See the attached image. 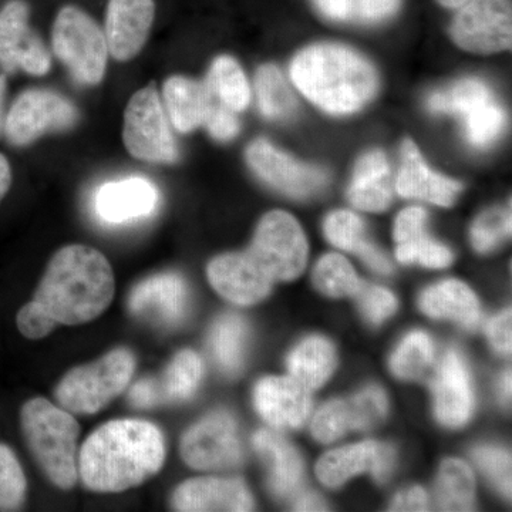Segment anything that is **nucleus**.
Listing matches in <instances>:
<instances>
[{
  "label": "nucleus",
  "mask_w": 512,
  "mask_h": 512,
  "mask_svg": "<svg viewBox=\"0 0 512 512\" xmlns=\"http://www.w3.org/2000/svg\"><path fill=\"white\" fill-rule=\"evenodd\" d=\"M114 274L106 256L84 245L60 249L35 293L20 309L18 328L42 339L59 325H82L99 318L113 301Z\"/></svg>",
  "instance_id": "1"
},
{
  "label": "nucleus",
  "mask_w": 512,
  "mask_h": 512,
  "mask_svg": "<svg viewBox=\"0 0 512 512\" xmlns=\"http://www.w3.org/2000/svg\"><path fill=\"white\" fill-rule=\"evenodd\" d=\"M165 441L146 420H114L84 441L79 473L96 493H121L146 483L164 466Z\"/></svg>",
  "instance_id": "2"
},
{
  "label": "nucleus",
  "mask_w": 512,
  "mask_h": 512,
  "mask_svg": "<svg viewBox=\"0 0 512 512\" xmlns=\"http://www.w3.org/2000/svg\"><path fill=\"white\" fill-rule=\"evenodd\" d=\"M299 92L330 114H350L375 97L379 77L375 67L355 50L323 43L306 47L291 64Z\"/></svg>",
  "instance_id": "3"
},
{
  "label": "nucleus",
  "mask_w": 512,
  "mask_h": 512,
  "mask_svg": "<svg viewBox=\"0 0 512 512\" xmlns=\"http://www.w3.org/2000/svg\"><path fill=\"white\" fill-rule=\"evenodd\" d=\"M22 427L37 464L63 490L77 483V439L80 426L72 413L37 397L22 409Z\"/></svg>",
  "instance_id": "4"
},
{
  "label": "nucleus",
  "mask_w": 512,
  "mask_h": 512,
  "mask_svg": "<svg viewBox=\"0 0 512 512\" xmlns=\"http://www.w3.org/2000/svg\"><path fill=\"white\" fill-rule=\"evenodd\" d=\"M134 369L136 359L130 350H111L92 365L70 370L57 386V402L72 414L100 412L126 390Z\"/></svg>",
  "instance_id": "5"
},
{
  "label": "nucleus",
  "mask_w": 512,
  "mask_h": 512,
  "mask_svg": "<svg viewBox=\"0 0 512 512\" xmlns=\"http://www.w3.org/2000/svg\"><path fill=\"white\" fill-rule=\"evenodd\" d=\"M53 50L77 82L94 86L103 80L109 55L106 36L83 10H60L53 26Z\"/></svg>",
  "instance_id": "6"
},
{
  "label": "nucleus",
  "mask_w": 512,
  "mask_h": 512,
  "mask_svg": "<svg viewBox=\"0 0 512 512\" xmlns=\"http://www.w3.org/2000/svg\"><path fill=\"white\" fill-rule=\"evenodd\" d=\"M308 241L301 225L284 211L266 214L247 254L272 282L293 281L308 262Z\"/></svg>",
  "instance_id": "7"
},
{
  "label": "nucleus",
  "mask_w": 512,
  "mask_h": 512,
  "mask_svg": "<svg viewBox=\"0 0 512 512\" xmlns=\"http://www.w3.org/2000/svg\"><path fill=\"white\" fill-rule=\"evenodd\" d=\"M123 138L128 153L138 160L165 164L177 161V143L156 87L147 86L128 101Z\"/></svg>",
  "instance_id": "8"
},
{
  "label": "nucleus",
  "mask_w": 512,
  "mask_h": 512,
  "mask_svg": "<svg viewBox=\"0 0 512 512\" xmlns=\"http://www.w3.org/2000/svg\"><path fill=\"white\" fill-rule=\"evenodd\" d=\"M450 33L457 46L477 55H493L510 49L511 0H470L461 6Z\"/></svg>",
  "instance_id": "9"
},
{
  "label": "nucleus",
  "mask_w": 512,
  "mask_h": 512,
  "mask_svg": "<svg viewBox=\"0 0 512 512\" xmlns=\"http://www.w3.org/2000/svg\"><path fill=\"white\" fill-rule=\"evenodd\" d=\"M181 457L194 470H225L242 461V446L235 420L215 412L198 421L181 440Z\"/></svg>",
  "instance_id": "10"
},
{
  "label": "nucleus",
  "mask_w": 512,
  "mask_h": 512,
  "mask_svg": "<svg viewBox=\"0 0 512 512\" xmlns=\"http://www.w3.org/2000/svg\"><path fill=\"white\" fill-rule=\"evenodd\" d=\"M76 120V107L66 97L49 90H28L10 109L5 131L10 143L26 146L50 131L72 127Z\"/></svg>",
  "instance_id": "11"
},
{
  "label": "nucleus",
  "mask_w": 512,
  "mask_h": 512,
  "mask_svg": "<svg viewBox=\"0 0 512 512\" xmlns=\"http://www.w3.org/2000/svg\"><path fill=\"white\" fill-rule=\"evenodd\" d=\"M247 160L261 180L291 197H309L328 184L325 170L299 163L265 140H256L248 147Z\"/></svg>",
  "instance_id": "12"
},
{
  "label": "nucleus",
  "mask_w": 512,
  "mask_h": 512,
  "mask_svg": "<svg viewBox=\"0 0 512 512\" xmlns=\"http://www.w3.org/2000/svg\"><path fill=\"white\" fill-rule=\"evenodd\" d=\"M0 66L6 72L22 69L32 76L49 72V52L29 28V8L23 0H12L0 10Z\"/></svg>",
  "instance_id": "13"
},
{
  "label": "nucleus",
  "mask_w": 512,
  "mask_h": 512,
  "mask_svg": "<svg viewBox=\"0 0 512 512\" xmlns=\"http://www.w3.org/2000/svg\"><path fill=\"white\" fill-rule=\"evenodd\" d=\"M389 403L377 386L366 387L349 400H332L320 407L312 433L320 443H333L350 430H369L386 417Z\"/></svg>",
  "instance_id": "14"
},
{
  "label": "nucleus",
  "mask_w": 512,
  "mask_h": 512,
  "mask_svg": "<svg viewBox=\"0 0 512 512\" xmlns=\"http://www.w3.org/2000/svg\"><path fill=\"white\" fill-rule=\"evenodd\" d=\"M394 461L396 453L389 444L363 441L326 453L316 466V474L328 487H340L363 471L372 473L379 483H386L392 476Z\"/></svg>",
  "instance_id": "15"
},
{
  "label": "nucleus",
  "mask_w": 512,
  "mask_h": 512,
  "mask_svg": "<svg viewBox=\"0 0 512 512\" xmlns=\"http://www.w3.org/2000/svg\"><path fill=\"white\" fill-rule=\"evenodd\" d=\"M434 412L447 427H461L474 410V390L466 360L456 349L448 350L431 380Z\"/></svg>",
  "instance_id": "16"
},
{
  "label": "nucleus",
  "mask_w": 512,
  "mask_h": 512,
  "mask_svg": "<svg viewBox=\"0 0 512 512\" xmlns=\"http://www.w3.org/2000/svg\"><path fill=\"white\" fill-rule=\"evenodd\" d=\"M255 409L275 429H299L311 416L309 389L293 377H265L254 390Z\"/></svg>",
  "instance_id": "17"
},
{
  "label": "nucleus",
  "mask_w": 512,
  "mask_h": 512,
  "mask_svg": "<svg viewBox=\"0 0 512 512\" xmlns=\"http://www.w3.org/2000/svg\"><path fill=\"white\" fill-rule=\"evenodd\" d=\"M154 12L153 0H109L104 36L114 59L127 62L141 52L153 26Z\"/></svg>",
  "instance_id": "18"
},
{
  "label": "nucleus",
  "mask_w": 512,
  "mask_h": 512,
  "mask_svg": "<svg viewBox=\"0 0 512 512\" xmlns=\"http://www.w3.org/2000/svg\"><path fill=\"white\" fill-rule=\"evenodd\" d=\"M207 272L215 291L237 305L264 301L274 286L247 251L217 256L208 265Z\"/></svg>",
  "instance_id": "19"
},
{
  "label": "nucleus",
  "mask_w": 512,
  "mask_h": 512,
  "mask_svg": "<svg viewBox=\"0 0 512 512\" xmlns=\"http://www.w3.org/2000/svg\"><path fill=\"white\" fill-rule=\"evenodd\" d=\"M254 505L247 485L239 478H192L173 495L174 510L185 512L252 511Z\"/></svg>",
  "instance_id": "20"
},
{
  "label": "nucleus",
  "mask_w": 512,
  "mask_h": 512,
  "mask_svg": "<svg viewBox=\"0 0 512 512\" xmlns=\"http://www.w3.org/2000/svg\"><path fill=\"white\" fill-rule=\"evenodd\" d=\"M128 308L133 315L163 325H177L183 322L188 312L187 284L177 274L151 276L130 293Z\"/></svg>",
  "instance_id": "21"
},
{
  "label": "nucleus",
  "mask_w": 512,
  "mask_h": 512,
  "mask_svg": "<svg viewBox=\"0 0 512 512\" xmlns=\"http://www.w3.org/2000/svg\"><path fill=\"white\" fill-rule=\"evenodd\" d=\"M160 194L146 178L131 177L101 185L94 197V210L109 224H124L147 217L156 210Z\"/></svg>",
  "instance_id": "22"
},
{
  "label": "nucleus",
  "mask_w": 512,
  "mask_h": 512,
  "mask_svg": "<svg viewBox=\"0 0 512 512\" xmlns=\"http://www.w3.org/2000/svg\"><path fill=\"white\" fill-rule=\"evenodd\" d=\"M396 190L404 198H417L441 207H450L461 191V184L431 171L416 144L412 140H404Z\"/></svg>",
  "instance_id": "23"
},
{
  "label": "nucleus",
  "mask_w": 512,
  "mask_h": 512,
  "mask_svg": "<svg viewBox=\"0 0 512 512\" xmlns=\"http://www.w3.org/2000/svg\"><path fill=\"white\" fill-rule=\"evenodd\" d=\"M427 214L423 208L410 207L400 212L394 224L396 258L402 264H417L443 269L453 262L450 249L426 234Z\"/></svg>",
  "instance_id": "24"
},
{
  "label": "nucleus",
  "mask_w": 512,
  "mask_h": 512,
  "mask_svg": "<svg viewBox=\"0 0 512 512\" xmlns=\"http://www.w3.org/2000/svg\"><path fill=\"white\" fill-rule=\"evenodd\" d=\"M255 450L269 464V488L279 498H292L301 491L303 461L281 436L272 430L256 431L252 437Z\"/></svg>",
  "instance_id": "25"
},
{
  "label": "nucleus",
  "mask_w": 512,
  "mask_h": 512,
  "mask_svg": "<svg viewBox=\"0 0 512 512\" xmlns=\"http://www.w3.org/2000/svg\"><path fill=\"white\" fill-rule=\"evenodd\" d=\"M421 311L434 319H451L468 330L480 325L481 308L474 292L456 279L427 288L419 299Z\"/></svg>",
  "instance_id": "26"
},
{
  "label": "nucleus",
  "mask_w": 512,
  "mask_h": 512,
  "mask_svg": "<svg viewBox=\"0 0 512 512\" xmlns=\"http://www.w3.org/2000/svg\"><path fill=\"white\" fill-rule=\"evenodd\" d=\"M165 113L180 133H191L204 126L212 94L207 84L183 76H173L164 83Z\"/></svg>",
  "instance_id": "27"
},
{
  "label": "nucleus",
  "mask_w": 512,
  "mask_h": 512,
  "mask_svg": "<svg viewBox=\"0 0 512 512\" xmlns=\"http://www.w3.org/2000/svg\"><path fill=\"white\" fill-rule=\"evenodd\" d=\"M349 201L363 211L382 212L392 202L389 161L380 150L370 151L357 161Z\"/></svg>",
  "instance_id": "28"
},
{
  "label": "nucleus",
  "mask_w": 512,
  "mask_h": 512,
  "mask_svg": "<svg viewBox=\"0 0 512 512\" xmlns=\"http://www.w3.org/2000/svg\"><path fill=\"white\" fill-rule=\"evenodd\" d=\"M336 366V353L332 343L320 336L303 340L288 357V369L293 379L306 389H319Z\"/></svg>",
  "instance_id": "29"
},
{
  "label": "nucleus",
  "mask_w": 512,
  "mask_h": 512,
  "mask_svg": "<svg viewBox=\"0 0 512 512\" xmlns=\"http://www.w3.org/2000/svg\"><path fill=\"white\" fill-rule=\"evenodd\" d=\"M248 326L234 313L222 315L210 332V350L222 372L237 375L244 366L248 346Z\"/></svg>",
  "instance_id": "30"
},
{
  "label": "nucleus",
  "mask_w": 512,
  "mask_h": 512,
  "mask_svg": "<svg viewBox=\"0 0 512 512\" xmlns=\"http://www.w3.org/2000/svg\"><path fill=\"white\" fill-rule=\"evenodd\" d=\"M205 84L222 104L235 113L247 109L251 101V89L244 70L232 57L221 56L215 59Z\"/></svg>",
  "instance_id": "31"
},
{
  "label": "nucleus",
  "mask_w": 512,
  "mask_h": 512,
  "mask_svg": "<svg viewBox=\"0 0 512 512\" xmlns=\"http://www.w3.org/2000/svg\"><path fill=\"white\" fill-rule=\"evenodd\" d=\"M255 89L258 94L259 109L266 119H291L298 103L278 67L274 64L259 67L255 77Z\"/></svg>",
  "instance_id": "32"
},
{
  "label": "nucleus",
  "mask_w": 512,
  "mask_h": 512,
  "mask_svg": "<svg viewBox=\"0 0 512 512\" xmlns=\"http://www.w3.org/2000/svg\"><path fill=\"white\" fill-rule=\"evenodd\" d=\"M313 3L330 20L373 25L392 18L402 0H313Z\"/></svg>",
  "instance_id": "33"
},
{
  "label": "nucleus",
  "mask_w": 512,
  "mask_h": 512,
  "mask_svg": "<svg viewBox=\"0 0 512 512\" xmlns=\"http://www.w3.org/2000/svg\"><path fill=\"white\" fill-rule=\"evenodd\" d=\"M202 360L192 350H183L171 360L158 382L163 402H184L197 392L202 379Z\"/></svg>",
  "instance_id": "34"
},
{
  "label": "nucleus",
  "mask_w": 512,
  "mask_h": 512,
  "mask_svg": "<svg viewBox=\"0 0 512 512\" xmlns=\"http://www.w3.org/2000/svg\"><path fill=\"white\" fill-rule=\"evenodd\" d=\"M437 500L441 510H473L474 477L464 461L451 458L441 464Z\"/></svg>",
  "instance_id": "35"
},
{
  "label": "nucleus",
  "mask_w": 512,
  "mask_h": 512,
  "mask_svg": "<svg viewBox=\"0 0 512 512\" xmlns=\"http://www.w3.org/2000/svg\"><path fill=\"white\" fill-rule=\"evenodd\" d=\"M493 99L490 87L480 79L458 80L447 89L434 92L427 100L431 113L463 117L478 104Z\"/></svg>",
  "instance_id": "36"
},
{
  "label": "nucleus",
  "mask_w": 512,
  "mask_h": 512,
  "mask_svg": "<svg viewBox=\"0 0 512 512\" xmlns=\"http://www.w3.org/2000/svg\"><path fill=\"white\" fill-rule=\"evenodd\" d=\"M433 359V340L427 333L416 330L402 340L399 348L393 353L390 367L394 376L399 379H419L427 372Z\"/></svg>",
  "instance_id": "37"
},
{
  "label": "nucleus",
  "mask_w": 512,
  "mask_h": 512,
  "mask_svg": "<svg viewBox=\"0 0 512 512\" xmlns=\"http://www.w3.org/2000/svg\"><path fill=\"white\" fill-rule=\"evenodd\" d=\"M313 284L320 292L332 298L355 295L359 289V276L342 255L328 254L322 256L313 272Z\"/></svg>",
  "instance_id": "38"
},
{
  "label": "nucleus",
  "mask_w": 512,
  "mask_h": 512,
  "mask_svg": "<svg viewBox=\"0 0 512 512\" xmlns=\"http://www.w3.org/2000/svg\"><path fill=\"white\" fill-rule=\"evenodd\" d=\"M461 119L468 143L478 148L491 146L505 127L503 107L495 99L478 104Z\"/></svg>",
  "instance_id": "39"
},
{
  "label": "nucleus",
  "mask_w": 512,
  "mask_h": 512,
  "mask_svg": "<svg viewBox=\"0 0 512 512\" xmlns=\"http://www.w3.org/2000/svg\"><path fill=\"white\" fill-rule=\"evenodd\" d=\"M26 478L18 458L0 444V511H15L25 501Z\"/></svg>",
  "instance_id": "40"
},
{
  "label": "nucleus",
  "mask_w": 512,
  "mask_h": 512,
  "mask_svg": "<svg viewBox=\"0 0 512 512\" xmlns=\"http://www.w3.org/2000/svg\"><path fill=\"white\" fill-rule=\"evenodd\" d=\"M325 235L336 248L353 254L367 241L362 218L350 211H335L328 215Z\"/></svg>",
  "instance_id": "41"
},
{
  "label": "nucleus",
  "mask_w": 512,
  "mask_h": 512,
  "mask_svg": "<svg viewBox=\"0 0 512 512\" xmlns=\"http://www.w3.org/2000/svg\"><path fill=\"white\" fill-rule=\"evenodd\" d=\"M511 235V210L484 212L471 229V241L478 252H490Z\"/></svg>",
  "instance_id": "42"
},
{
  "label": "nucleus",
  "mask_w": 512,
  "mask_h": 512,
  "mask_svg": "<svg viewBox=\"0 0 512 512\" xmlns=\"http://www.w3.org/2000/svg\"><path fill=\"white\" fill-rule=\"evenodd\" d=\"M474 460L505 497L511 495V456L501 448L483 446L473 451Z\"/></svg>",
  "instance_id": "43"
},
{
  "label": "nucleus",
  "mask_w": 512,
  "mask_h": 512,
  "mask_svg": "<svg viewBox=\"0 0 512 512\" xmlns=\"http://www.w3.org/2000/svg\"><path fill=\"white\" fill-rule=\"evenodd\" d=\"M353 296H355L363 316L373 325H380L396 312V298L392 292L382 286L370 285L362 281Z\"/></svg>",
  "instance_id": "44"
},
{
  "label": "nucleus",
  "mask_w": 512,
  "mask_h": 512,
  "mask_svg": "<svg viewBox=\"0 0 512 512\" xmlns=\"http://www.w3.org/2000/svg\"><path fill=\"white\" fill-rule=\"evenodd\" d=\"M204 126L215 140L228 141L237 136L241 123H239L237 113L222 104L212 94L211 106L207 117H205Z\"/></svg>",
  "instance_id": "45"
},
{
  "label": "nucleus",
  "mask_w": 512,
  "mask_h": 512,
  "mask_svg": "<svg viewBox=\"0 0 512 512\" xmlns=\"http://www.w3.org/2000/svg\"><path fill=\"white\" fill-rule=\"evenodd\" d=\"M511 325V309H507L500 315L494 316L485 328L491 345L501 355H510L511 353Z\"/></svg>",
  "instance_id": "46"
},
{
  "label": "nucleus",
  "mask_w": 512,
  "mask_h": 512,
  "mask_svg": "<svg viewBox=\"0 0 512 512\" xmlns=\"http://www.w3.org/2000/svg\"><path fill=\"white\" fill-rule=\"evenodd\" d=\"M163 402L157 380L144 379L130 390V403L140 409H150Z\"/></svg>",
  "instance_id": "47"
},
{
  "label": "nucleus",
  "mask_w": 512,
  "mask_h": 512,
  "mask_svg": "<svg viewBox=\"0 0 512 512\" xmlns=\"http://www.w3.org/2000/svg\"><path fill=\"white\" fill-rule=\"evenodd\" d=\"M429 495L421 487H412L396 495L390 510L392 511H427Z\"/></svg>",
  "instance_id": "48"
},
{
  "label": "nucleus",
  "mask_w": 512,
  "mask_h": 512,
  "mask_svg": "<svg viewBox=\"0 0 512 512\" xmlns=\"http://www.w3.org/2000/svg\"><path fill=\"white\" fill-rule=\"evenodd\" d=\"M356 255L359 256L372 271L377 272V274H392L393 266L390 264L389 259H387V256L384 255L373 242H370L369 239L363 242L362 247L357 249Z\"/></svg>",
  "instance_id": "49"
},
{
  "label": "nucleus",
  "mask_w": 512,
  "mask_h": 512,
  "mask_svg": "<svg viewBox=\"0 0 512 512\" xmlns=\"http://www.w3.org/2000/svg\"><path fill=\"white\" fill-rule=\"evenodd\" d=\"M296 511H323L326 510L325 501L319 495L313 493H301L295 495Z\"/></svg>",
  "instance_id": "50"
},
{
  "label": "nucleus",
  "mask_w": 512,
  "mask_h": 512,
  "mask_svg": "<svg viewBox=\"0 0 512 512\" xmlns=\"http://www.w3.org/2000/svg\"><path fill=\"white\" fill-rule=\"evenodd\" d=\"M12 181L8 160L0 154V200L5 197Z\"/></svg>",
  "instance_id": "51"
},
{
  "label": "nucleus",
  "mask_w": 512,
  "mask_h": 512,
  "mask_svg": "<svg viewBox=\"0 0 512 512\" xmlns=\"http://www.w3.org/2000/svg\"><path fill=\"white\" fill-rule=\"evenodd\" d=\"M500 396L501 400L504 403L510 402L511 399V372H505L503 376H501L500 380Z\"/></svg>",
  "instance_id": "52"
},
{
  "label": "nucleus",
  "mask_w": 512,
  "mask_h": 512,
  "mask_svg": "<svg viewBox=\"0 0 512 512\" xmlns=\"http://www.w3.org/2000/svg\"><path fill=\"white\" fill-rule=\"evenodd\" d=\"M437 2H439L440 5L446 6V8L456 9L466 5L470 0H437Z\"/></svg>",
  "instance_id": "53"
},
{
  "label": "nucleus",
  "mask_w": 512,
  "mask_h": 512,
  "mask_svg": "<svg viewBox=\"0 0 512 512\" xmlns=\"http://www.w3.org/2000/svg\"><path fill=\"white\" fill-rule=\"evenodd\" d=\"M6 82L5 77L0 76V127H2L3 101H5Z\"/></svg>",
  "instance_id": "54"
}]
</instances>
